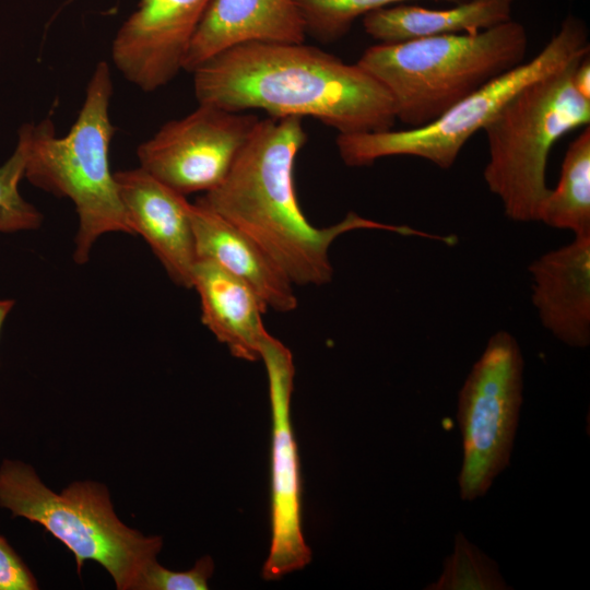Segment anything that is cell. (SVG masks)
Wrapping results in <instances>:
<instances>
[{
    "mask_svg": "<svg viewBox=\"0 0 590 590\" xmlns=\"http://www.w3.org/2000/svg\"><path fill=\"white\" fill-rule=\"evenodd\" d=\"M577 61L523 86L483 128L488 146L484 181L514 222H538L550 190L546 165L553 145L589 126L590 101L571 81Z\"/></svg>",
    "mask_w": 590,
    "mask_h": 590,
    "instance_id": "cell-6",
    "label": "cell"
},
{
    "mask_svg": "<svg viewBox=\"0 0 590 590\" xmlns=\"http://www.w3.org/2000/svg\"><path fill=\"white\" fill-rule=\"evenodd\" d=\"M531 299L542 326L564 344L590 343V235L534 259L528 267Z\"/></svg>",
    "mask_w": 590,
    "mask_h": 590,
    "instance_id": "cell-13",
    "label": "cell"
},
{
    "mask_svg": "<svg viewBox=\"0 0 590 590\" xmlns=\"http://www.w3.org/2000/svg\"><path fill=\"white\" fill-rule=\"evenodd\" d=\"M306 141L302 118H260L222 182L196 202L251 238L298 286H321L332 280L329 249L342 234L380 229L435 239V234L354 212L328 227L312 225L294 184L295 161Z\"/></svg>",
    "mask_w": 590,
    "mask_h": 590,
    "instance_id": "cell-2",
    "label": "cell"
},
{
    "mask_svg": "<svg viewBox=\"0 0 590 590\" xmlns=\"http://www.w3.org/2000/svg\"><path fill=\"white\" fill-rule=\"evenodd\" d=\"M114 176L133 234L145 239L175 284L192 288L197 255L186 196L140 166Z\"/></svg>",
    "mask_w": 590,
    "mask_h": 590,
    "instance_id": "cell-12",
    "label": "cell"
},
{
    "mask_svg": "<svg viewBox=\"0 0 590 590\" xmlns=\"http://www.w3.org/2000/svg\"><path fill=\"white\" fill-rule=\"evenodd\" d=\"M13 306H14V300L0 299V331L8 314L10 312Z\"/></svg>",
    "mask_w": 590,
    "mask_h": 590,
    "instance_id": "cell-25",
    "label": "cell"
},
{
    "mask_svg": "<svg viewBox=\"0 0 590 590\" xmlns=\"http://www.w3.org/2000/svg\"><path fill=\"white\" fill-rule=\"evenodd\" d=\"M260 359L268 375L272 417L271 543L262 577L274 580L304 568L311 559V551L302 530L299 461L291 423L293 355L269 333Z\"/></svg>",
    "mask_w": 590,
    "mask_h": 590,
    "instance_id": "cell-10",
    "label": "cell"
},
{
    "mask_svg": "<svg viewBox=\"0 0 590 590\" xmlns=\"http://www.w3.org/2000/svg\"><path fill=\"white\" fill-rule=\"evenodd\" d=\"M427 590H506L497 564L467 536L456 534L453 550L445 559L439 578Z\"/></svg>",
    "mask_w": 590,
    "mask_h": 590,
    "instance_id": "cell-19",
    "label": "cell"
},
{
    "mask_svg": "<svg viewBox=\"0 0 590 590\" xmlns=\"http://www.w3.org/2000/svg\"><path fill=\"white\" fill-rule=\"evenodd\" d=\"M192 288L200 297L201 321L216 340L237 358L260 359L261 345L269 332L262 321L267 309L255 292L209 260H197Z\"/></svg>",
    "mask_w": 590,
    "mask_h": 590,
    "instance_id": "cell-16",
    "label": "cell"
},
{
    "mask_svg": "<svg viewBox=\"0 0 590 590\" xmlns=\"http://www.w3.org/2000/svg\"><path fill=\"white\" fill-rule=\"evenodd\" d=\"M306 33L322 43H332L349 33L353 23L369 12L412 0H294ZM459 3L465 0H434Z\"/></svg>",
    "mask_w": 590,
    "mask_h": 590,
    "instance_id": "cell-20",
    "label": "cell"
},
{
    "mask_svg": "<svg viewBox=\"0 0 590 590\" xmlns=\"http://www.w3.org/2000/svg\"><path fill=\"white\" fill-rule=\"evenodd\" d=\"M30 127L31 122L19 129L13 153L0 165V232L3 233L35 229L43 222L42 213L19 191L24 177Z\"/></svg>",
    "mask_w": 590,
    "mask_h": 590,
    "instance_id": "cell-21",
    "label": "cell"
},
{
    "mask_svg": "<svg viewBox=\"0 0 590 590\" xmlns=\"http://www.w3.org/2000/svg\"><path fill=\"white\" fill-rule=\"evenodd\" d=\"M38 582L22 557L0 534V590H36Z\"/></svg>",
    "mask_w": 590,
    "mask_h": 590,
    "instance_id": "cell-23",
    "label": "cell"
},
{
    "mask_svg": "<svg viewBox=\"0 0 590 590\" xmlns=\"http://www.w3.org/2000/svg\"><path fill=\"white\" fill-rule=\"evenodd\" d=\"M306 35L294 0H212L190 43L182 70L192 72L236 45L304 43Z\"/></svg>",
    "mask_w": 590,
    "mask_h": 590,
    "instance_id": "cell-14",
    "label": "cell"
},
{
    "mask_svg": "<svg viewBox=\"0 0 590 590\" xmlns=\"http://www.w3.org/2000/svg\"><path fill=\"white\" fill-rule=\"evenodd\" d=\"M515 0H465L448 9H427L408 2L363 16L366 34L381 44L476 33L511 20Z\"/></svg>",
    "mask_w": 590,
    "mask_h": 590,
    "instance_id": "cell-17",
    "label": "cell"
},
{
    "mask_svg": "<svg viewBox=\"0 0 590 590\" xmlns=\"http://www.w3.org/2000/svg\"><path fill=\"white\" fill-rule=\"evenodd\" d=\"M212 0H140L117 31L111 59L143 92L169 83L180 70Z\"/></svg>",
    "mask_w": 590,
    "mask_h": 590,
    "instance_id": "cell-11",
    "label": "cell"
},
{
    "mask_svg": "<svg viewBox=\"0 0 590 590\" xmlns=\"http://www.w3.org/2000/svg\"><path fill=\"white\" fill-rule=\"evenodd\" d=\"M573 85L586 99L590 101V58L589 55L578 60L571 74Z\"/></svg>",
    "mask_w": 590,
    "mask_h": 590,
    "instance_id": "cell-24",
    "label": "cell"
},
{
    "mask_svg": "<svg viewBox=\"0 0 590 590\" xmlns=\"http://www.w3.org/2000/svg\"><path fill=\"white\" fill-rule=\"evenodd\" d=\"M588 28L569 14L542 50L531 60L491 80L459 101L432 122L418 128L356 134H338L343 163L368 166L388 156H415L449 169L462 148L523 86L589 55Z\"/></svg>",
    "mask_w": 590,
    "mask_h": 590,
    "instance_id": "cell-7",
    "label": "cell"
},
{
    "mask_svg": "<svg viewBox=\"0 0 590 590\" xmlns=\"http://www.w3.org/2000/svg\"><path fill=\"white\" fill-rule=\"evenodd\" d=\"M259 119L199 104L138 146L140 167L184 196L205 193L225 178Z\"/></svg>",
    "mask_w": 590,
    "mask_h": 590,
    "instance_id": "cell-9",
    "label": "cell"
},
{
    "mask_svg": "<svg viewBox=\"0 0 590 590\" xmlns=\"http://www.w3.org/2000/svg\"><path fill=\"white\" fill-rule=\"evenodd\" d=\"M111 95L109 66L99 61L76 120L66 135H56L49 118L37 125L31 122L30 127L24 177L35 187L73 202L79 216L73 260L79 264L87 262L102 235H134L109 165Z\"/></svg>",
    "mask_w": 590,
    "mask_h": 590,
    "instance_id": "cell-4",
    "label": "cell"
},
{
    "mask_svg": "<svg viewBox=\"0 0 590 590\" xmlns=\"http://www.w3.org/2000/svg\"><path fill=\"white\" fill-rule=\"evenodd\" d=\"M538 222L590 235V127L586 126L566 150L558 182L543 200Z\"/></svg>",
    "mask_w": 590,
    "mask_h": 590,
    "instance_id": "cell-18",
    "label": "cell"
},
{
    "mask_svg": "<svg viewBox=\"0 0 590 590\" xmlns=\"http://www.w3.org/2000/svg\"><path fill=\"white\" fill-rule=\"evenodd\" d=\"M199 104L270 117H311L339 134L393 129L387 88L357 62L304 43L251 42L231 47L192 72Z\"/></svg>",
    "mask_w": 590,
    "mask_h": 590,
    "instance_id": "cell-1",
    "label": "cell"
},
{
    "mask_svg": "<svg viewBox=\"0 0 590 590\" xmlns=\"http://www.w3.org/2000/svg\"><path fill=\"white\" fill-rule=\"evenodd\" d=\"M526 27L512 19L476 33L378 43L357 63L392 97L397 120L418 128L524 62Z\"/></svg>",
    "mask_w": 590,
    "mask_h": 590,
    "instance_id": "cell-3",
    "label": "cell"
},
{
    "mask_svg": "<svg viewBox=\"0 0 590 590\" xmlns=\"http://www.w3.org/2000/svg\"><path fill=\"white\" fill-rule=\"evenodd\" d=\"M214 571L210 556L198 559L185 571H174L154 560L143 573L137 590H206Z\"/></svg>",
    "mask_w": 590,
    "mask_h": 590,
    "instance_id": "cell-22",
    "label": "cell"
},
{
    "mask_svg": "<svg viewBox=\"0 0 590 590\" xmlns=\"http://www.w3.org/2000/svg\"><path fill=\"white\" fill-rule=\"evenodd\" d=\"M524 361L517 339L499 330L487 340L458 398L463 458L461 499L485 495L509 463L523 394Z\"/></svg>",
    "mask_w": 590,
    "mask_h": 590,
    "instance_id": "cell-8",
    "label": "cell"
},
{
    "mask_svg": "<svg viewBox=\"0 0 590 590\" xmlns=\"http://www.w3.org/2000/svg\"><path fill=\"white\" fill-rule=\"evenodd\" d=\"M197 260H209L246 283L264 308L278 312L296 309L294 284L251 238L215 212L190 203Z\"/></svg>",
    "mask_w": 590,
    "mask_h": 590,
    "instance_id": "cell-15",
    "label": "cell"
},
{
    "mask_svg": "<svg viewBox=\"0 0 590 590\" xmlns=\"http://www.w3.org/2000/svg\"><path fill=\"white\" fill-rule=\"evenodd\" d=\"M0 507L40 524L63 543L78 573L86 560L102 565L118 590H137L163 546L160 535H144L118 518L103 483L74 481L56 493L21 460L0 464Z\"/></svg>",
    "mask_w": 590,
    "mask_h": 590,
    "instance_id": "cell-5",
    "label": "cell"
}]
</instances>
